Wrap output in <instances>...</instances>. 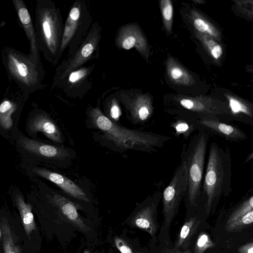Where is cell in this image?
<instances>
[{"mask_svg":"<svg viewBox=\"0 0 253 253\" xmlns=\"http://www.w3.org/2000/svg\"><path fill=\"white\" fill-rule=\"evenodd\" d=\"M90 124L100 132L101 140L116 150L123 152L134 150L147 153L157 152L171 139L168 135L129 129L111 121L98 108L89 113Z\"/></svg>","mask_w":253,"mask_h":253,"instance_id":"obj_1","label":"cell"},{"mask_svg":"<svg viewBox=\"0 0 253 253\" xmlns=\"http://www.w3.org/2000/svg\"><path fill=\"white\" fill-rule=\"evenodd\" d=\"M202 186L201 203L209 215L222 197L232 191L230 149L217 142L211 143Z\"/></svg>","mask_w":253,"mask_h":253,"instance_id":"obj_2","label":"cell"},{"mask_svg":"<svg viewBox=\"0 0 253 253\" xmlns=\"http://www.w3.org/2000/svg\"><path fill=\"white\" fill-rule=\"evenodd\" d=\"M210 137L208 132L199 130L182 146L180 158L184 163L187 176L184 199L189 208L195 207L201 203L202 186Z\"/></svg>","mask_w":253,"mask_h":253,"instance_id":"obj_3","label":"cell"},{"mask_svg":"<svg viewBox=\"0 0 253 253\" xmlns=\"http://www.w3.org/2000/svg\"><path fill=\"white\" fill-rule=\"evenodd\" d=\"M1 55L9 81L14 82L28 96L43 87L42 67L34 62L29 54L4 46Z\"/></svg>","mask_w":253,"mask_h":253,"instance_id":"obj_4","label":"cell"},{"mask_svg":"<svg viewBox=\"0 0 253 253\" xmlns=\"http://www.w3.org/2000/svg\"><path fill=\"white\" fill-rule=\"evenodd\" d=\"M34 25L38 48L49 60L56 55L61 44L60 21L57 10L50 2L37 1Z\"/></svg>","mask_w":253,"mask_h":253,"instance_id":"obj_5","label":"cell"},{"mask_svg":"<svg viewBox=\"0 0 253 253\" xmlns=\"http://www.w3.org/2000/svg\"><path fill=\"white\" fill-rule=\"evenodd\" d=\"M187 188V171L181 160L167 186L162 193L163 212L166 225L170 224L185 198Z\"/></svg>","mask_w":253,"mask_h":253,"instance_id":"obj_6","label":"cell"},{"mask_svg":"<svg viewBox=\"0 0 253 253\" xmlns=\"http://www.w3.org/2000/svg\"><path fill=\"white\" fill-rule=\"evenodd\" d=\"M198 131L204 130L210 134L220 136L231 142H239L248 139L247 134L240 127L230 123L215 119H201L192 121Z\"/></svg>","mask_w":253,"mask_h":253,"instance_id":"obj_7","label":"cell"},{"mask_svg":"<svg viewBox=\"0 0 253 253\" xmlns=\"http://www.w3.org/2000/svg\"><path fill=\"white\" fill-rule=\"evenodd\" d=\"M121 100L132 124H143L151 117L153 108L150 99L147 96H124Z\"/></svg>","mask_w":253,"mask_h":253,"instance_id":"obj_8","label":"cell"},{"mask_svg":"<svg viewBox=\"0 0 253 253\" xmlns=\"http://www.w3.org/2000/svg\"><path fill=\"white\" fill-rule=\"evenodd\" d=\"M19 143L27 151L52 160L64 161L69 160L72 156V153L68 148L44 143L24 137H21Z\"/></svg>","mask_w":253,"mask_h":253,"instance_id":"obj_9","label":"cell"},{"mask_svg":"<svg viewBox=\"0 0 253 253\" xmlns=\"http://www.w3.org/2000/svg\"><path fill=\"white\" fill-rule=\"evenodd\" d=\"M14 84V82L9 81L4 97L0 104V125L5 129H9L12 126V115L18 108V100L24 95H27Z\"/></svg>","mask_w":253,"mask_h":253,"instance_id":"obj_10","label":"cell"},{"mask_svg":"<svg viewBox=\"0 0 253 253\" xmlns=\"http://www.w3.org/2000/svg\"><path fill=\"white\" fill-rule=\"evenodd\" d=\"M18 19L22 25L30 43L29 55L38 65L42 66L38 48L35 30L32 19L25 2L22 0H12Z\"/></svg>","mask_w":253,"mask_h":253,"instance_id":"obj_11","label":"cell"},{"mask_svg":"<svg viewBox=\"0 0 253 253\" xmlns=\"http://www.w3.org/2000/svg\"><path fill=\"white\" fill-rule=\"evenodd\" d=\"M117 46L126 50L135 47L144 55L147 51V43L141 32L135 25L124 26L119 32L116 40Z\"/></svg>","mask_w":253,"mask_h":253,"instance_id":"obj_12","label":"cell"},{"mask_svg":"<svg viewBox=\"0 0 253 253\" xmlns=\"http://www.w3.org/2000/svg\"><path fill=\"white\" fill-rule=\"evenodd\" d=\"M33 171L55 184L67 194L77 198L87 200L86 195L83 189L67 177L42 168L35 167Z\"/></svg>","mask_w":253,"mask_h":253,"instance_id":"obj_13","label":"cell"},{"mask_svg":"<svg viewBox=\"0 0 253 253\" xmlns=\"http://www.w3.org/2000/svg\"><path fill=\"white\" fill-rule=\"evenodd\" d=\"M29 129L32 133L41 132L51 140L59 144L63 143L64 137L62 132L50 118L44 113L35 115L30 121Z\"/></svg>","mask_w":253,"mask_h":253,"instance_id":"obj_14","label":"cell"},{"mask_svg":"<svg viewBox=\"0 0 253 253\" xmlns=\"http://www.w3.org/2000/svg\"><path fill=\"white\" fill-rule=\"evenodd\" d=\"M98 41V32L92 29L87 36L82 47L66 67L61 75V79H63L66 77L69 73L83 64L89 59L96 48Z\"/></svg>","mask_w":253,"mask_h":253,"instance_id":"obj_15","label":"cell"},{"mask_svg":"<svg viewBox=\"0 0 253 253\" xmlns=\"http://www.w3.org/2000/svg\"><path fill=\"white\" fill-rule=\"evenodd\" d=\"M229 122L237 121L253 126V109L251 105L236 97L227 96Z\"/></svg>","mask_w":253,"mask_h":253,"instance_id":"obj_16","label":"cell"},{"mask_svg":"<svg viewBox=\"0 0 253 253\" xmlns=\"http://www.w3.org/2000/svg\"><path fill=\"white\" fill-rule=\"evenodd\" d=\"M15 202L20 213L24 230L28 237L36 230V224L32 212V206L24 201L23 197L19 194L15 196Z\"/></svg>","mask_w":253,"mask_h":253,"instance_id":"obj_17","label":"cell"},{"mask_svg":"<svg viewBox=\"0 0 253 253\" xmlns=\"http://www.w3.org/2000/svg\"><path fill=\"white\" fill-rule=\"evenodd\" d=\"M80 17L79 7L77 6L72 7L70 11L65 23L59 49L60 53L63 51L73 37L77 28Z\"/></svg>","mask_w":253,"mask_h":253,"instance_id":"obj_18","label":"cell"},{"mask_svg":"<svg viewBox=\"0 0 253 253\" xmlns=\"http://www.w3.org/2000/svg\"><path fill=\"white\" fill-rule=\"evenodd\" d=\"M169 126L174 130L173 134L175 137L181 136L186 142L191 137L195 132L198 131L192 121L177 116L174 118V121L169 123Z\"/></svg>","mask_w":253,"mask_h":253,"instance_id":"obj_19","label":"cell"},{"mask_svg":"<svg viewBox=\"0 0 253 253\" xmlns=\"http://www.w3.org/2000/svg\"><path fill=\"white\" fill-rule=\"evenodd\" d=\"M200 222V220L197 217H191L184 222L176 242V248H182L183 249L188 248L191 238L196 233Z\"/></svg>","mask_w":253,"mask_h":253,"instance_id":"obj_20","label":"cell"},{"mask_svg":"<svg viewBox=\"0 0 253 253\" xmlns=\"http://www.w3.org/2000/svg\"><path fill=\"white\" fill-rule=\"evenodd\" d=\"M253 211V189L251 188L242 198L230 214L226 223L233 221Z\"/></svg>","mask_w":253,"mask_h":253,"instance_id":"obj_21","label":"cell"},{"mask_svg":"<svg viewBox=\"0 0 253 253\" xmlns=\"http://www.w3.org/2000/svg\"><path fill=\"white\" fill-rule=\"evenodd\" d=\"M1 228L4 253H22L21 248L14 241L12 230L6 221H3Z\"/></svg>","mask_w":253,"mask_h":253,"instance_id":"obj_22","label":"cell"},{"mask_svg":"<svg viewBox=\"0 0 253 253\" xmlns=\"http://www.w3.org/2000/svg\"><path fill=\"white\" fill-rule=\"evenodd\" d=\"M253 222V211L248 212L243 216L228 223H226L225 227L227 231L232 232L241 229L246 225L251 224Z\"/></svg>","mask_w":253,"mask_h":253,"instance_id":"obj_23","label":"cell"},{"mask_svg":"<svg viewBox=\"0 0 253 253\" xmlns=\"http://www.w3.org/2000/svg\"><path fill=\"white\" fill-rule=\"evenodd\" d=\"M55 202L60 204L61 210L64 214L71 220L75 219L78 217V213L75 207L70 203L66 202L65 199L63 197L62 201L61 196L55 195L53 197Z\"/></svg>","mask_w":253,"mask_h":253,"instance_id":"obj_24","label":"cell"},{"mask_svg":"<svg viewBox=\"0 0 253 253\" xmlns=\"http://www.w3.org/2000/svg\"><path fill=\"white\" fill-rule=\"evenodd\" d=\"M169 73L171 79L177 83L189 84V75L180 67L174 65L169 68Z\"/></svg>","mask_w":253,"mask_h":253,"instance_id":"obj_25","label":"cell"},{"mask_svg":"<svg viewBox=\"0 0 253 253\" xmlns=\"http://www.w3.org/2000/svg\"><path fill=\"white\" fill-rule=\"evenodd\" d=\"M209 236L205 233L199 235L195 246V253H204L206 250L214 247Z\"/></svg>","mask_w":253,"mask_h":253,"instance_id":"obj_26","label":"cell"},{"mask_svg":"<svg viewBox=\"0 0 253 253\" xmlns=\"http://www.w3.org/2000/svg\"><path fill=\"white\" fill-rule=\"evenodd\" d=\"M204 42L212 57L216 59H218L222 54L221 46L213 40L208 38H206Z\"/></svg>","mask_w":253,"mask_h":253,"instance_id":"obj_27","label":"cell"},{"mask_svg":"<svg viewBox=\"0 0 253 253\" xmlns=\"http://www.w3.org/2000/svg\"><path fill=\"white\" fill-rule=\"evenodd\" d=\"M195 28L199 32L207 33L214 36H216V33L213 28L206 21L201 18H197L194 21Z\"/></svg>","mask_w":253,"mask_h":253,"instance_id":"obj_28","label":"cell"},{"mask_svg":"<svg viewBox=\"0 0 253 253\" xmlns=\"http://www.w3.org/2000/svg\"><path fill=\"white\" fill-rule=\"evenodd\" d=\"M109 118L114 123L117 124V122L119 121L121 116V110L117 102V101L113 99L111 101L109 109Z\"/></svg>","mask_w":253,"mask_h":253,"instance_id":"obj_29","label":"cell"},{"mask_svg":"<svg viewBox=\"0 0 253 253\" xmlns=\"http://www.w3.org/2000/svg\"><path fill=\"white\" fill-rule=\"evenodd\" d=\"M161 7L163 17L167 22H170L172 18L173 7L169 0H162Z\"/></svg>","mask_w":253,"mask_h":253,"instance_id":"obj_30","label":"cell"},{"mask_svg":"<svg viewBox=\"0 0 253 253\" xmlns=\"http://www.w3.org/2000/svg\"><path fill=\"white\" fill-rule=\"evenodd\" d=\"M88 71V68H84L71 72L69 76V82L72 84L78 82L85 78L87 75Z\"/></svg>","mask_w":253,"mask_h":253,"instance_id":"obj_31","label":"cell"},{"mask_svg":"<svg viewBox=\"0 0 253 253\" xmlns=\"http://www.w3.org/2000/svg\"><path fill=\"white\" fill-rule=\"evenodd\" d=\"M239 253H253V244L252 242L249 243L238 249Z\"/></svg>","mask_w":253,"mask_h":253,"instance_id":"obj_32","label":"cell"},{"mask_svg":"<svg viewBox=\"0 0 253 253\" xmlns=\"http://www.w3.org/2000/svg\"><path fill=\"white\" fill-rule=\"evenodd\" d=\"M116 246L122 253H132L130 249L126 245L122 244L120 241L118 243H116Z\"/></svg>","mask_w":253,"mask_h":253,"instance_id":"obj_33","label":"cell"},{"mask_svg":"<svg viewBox=\"0 0 253 253\" xmlns=\"http://www.w3.org/2000/svg\"><path fill=\"white\" fill-rule=\"evenodd\" d=\"M253 158V152H250L247 156L246 159L245 160L244 162L243 163L242 165H245L250 161L252 160Z\"/></svg>","mask_w":253,"mask_h":253,"instance_id":"obj_34","label":"cell"},{"mask_svg":"<svg viewBox=\"0 0 253 253\" xmlns=\"http://www.w3.org/2000/svg\"><path fill=\"white\" fill-rule=\"evenodd\" d=\"M182 253H191V252L190 251H186V252H184Z\"/></svg>","mask_w":253,"mask_h":253,"instance_id":"obj_35","label":"cell"},{"mask_svg":"<svg viewBox=\"0 0 253 253\" xmlns=\"http://www.w3.org/2000/svg\"></svg>","mask_w":253,"mask_h":253,"instance_id":"obj_36","label":"cell"}]
</instances>
